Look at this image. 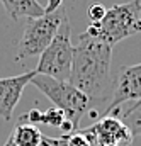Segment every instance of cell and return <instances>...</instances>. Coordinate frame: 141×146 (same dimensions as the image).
<instances>
[{"label":"cell","instance_id":"6da1fadb","mask_svg":"<svg viewBox=\"0 0 141 146\" xmlns=\"http://www.w3.org/2000/svg\"><path fill=\"white\" fill-rule=\"evenodd\" d=\"M110 63L112 46L82 33L76 46H73V61L68 82L88 97L90 107L109 104L112 97L114 76L110 73Z\"/></svg>","mask_w":141,"mask_h":146},{"label":"cell","instance_id":"7a4b0ae2","mask_svg":"<svg viewBox=\"0 0 141 146\" xmlns=\"http://www.w3.org/2000/svg\"><path fill=\"white\" fill-rule=\"evenodd\" d=\"M31 83L36 85L55 104V107L65 112L67 119L73 124L75 131H78L82 117L90 110L88 97L83 92H80L75 85H71L70 82L55 80L51 76L39 75V73H36L33 76Z\"/></svg>","mask_w":141,"mask_h":146},{"label":"cell","instance_id":"3957f363","mask_svg":"<svg viewBox=\"0 0 141 146\" xmlns=\"http://www.w3.org/2000/svg\"><path fill=\"white\" fill-rule=\"evenodd\" d=\"M65 19H68V14L63 5L51 14H44L41 17H29L24 26L22 37L17 44V60L41 54L55 39Z\"/></svg>","mask_w":141,"mask_h":146},{"label":"cell","instance_id":"277c9868","mask_svg":"<svg viewBox=\"0 0 141 146\" xmlns=\"http://www.w3.org/2000/svg\"><path fill=\"white\" fill-rule=\"evenodd\" d=\"M73 61V44H71V24L70 19H65L58 29L55 39L49 46L39 54L37 68L34 72L39 75L51 76L55 80L68 82Z\"/></svg>","mask_w":141,"mask_h":146},{"label":"cell","instance_id":"5b68a950","mask_svg":"<svg viewBox=\"0 0 141 146\" xmlns=\"http://www.w3.org/2000/svg\"><path fill=\"white\" fill-rule=\"evenodd\" d=\"M136 33H141V2L131 0L107 9L104 19L99 22L97 39L114 48V44Z\"/></svg>","mask_w":141,"mask_h":146},{"label":"cell","instance_id":"8992f818","mask_svg":"<svg viewBox=\"0 0 141 146\" xmlns=\"http://www.w3.org/2000/svg\"><path fill=\"white\" fill-rule=\"evenodd\" d=\"M141 99V63L131 66H121L114 76L112 97L100 117L110 115L114 109H119L124 102H138Z\"/></svg>","mask_w":141,"mask_h":146},{"label":"cell","instance_id":"52a82bcc","mask_svg":"<svg viewBox=\"0 0 141 146\" xmlns=\"http://www.w3.org/2000/svg\"><path fill=\"white\" fill-rule=\"evenodd\" d=\"M36 72H27L17 76L0 78V117L3 121H10L15 106L19 104L22 92L27 83H31Z\"/></svg>","mask_w":141,"mask_h":146},{"label":"cell","instance_id":"ba28073f","mask_svg":"<svg viewBox=\"0 0 141 146\" xmlns=\"http://www.w3.org/2000/svg\"><path fill=\"white\" fill-rule=\"evenodd\" d=\"M88 129L94 134L95 145H102V143L131 145L133 138H134L131 134L129 127L122 122V119H119L116 115H104V117H100V121H97Z\"/></svg>","mask_w":141,"mask_h":146},{"label":"cell","instance_id":"9c48e42d","mask_svg":"<svg viewBox=\"0 0 141 146\" xmlns=\"http://www.w3.org/2000/svg\"><path fill=\"white\" fill-rule=\"evenodd\" d=\"M2 3L14 21H19L21 17H41L46 14L37 0H2Z\"/></svg>","mask_w":141,"mask_h":146},{"label":"cell","instance_id":"30bf717a","mask_svg":"<svg viewBox=\"0 0 141 146\" xmlns=\"http://www.w3.org/2000/svg\"><path fill=\"white\" fill-rule=\"evenodd\" d=\"M10 138L15 146H39L43 139V133L36 124L29 122H17L14 131L10 133Z\"/></svg>","mask_w":141,"mask_h":146},{"label":"cell","instance_id":"8fae6325","mask_svg":"<svg viewBox=\"0 0 141 146\" xmlns=\"http://www.w3.org/2000/svg\"><path fill=\"white\" fill-rule=\"evenodd\" d=\"M122 122L129 127L133 136H141V106L124 110L122 112Z\"/></svg>","mask_w":141,"mask_h":146},{"label":"cell","instance_id":"7c38bea8","mask_svg":"<svg viewBox=\"0 0 141 146\" xmlns=\"http://www.w3.org/2000/svg\"><path fill=\"white\" fill-rule=\"evenodd\" d=\"M67 121V115L63 110H60L58 107H53V109H48L41 114V124H46L49 127H56V129H61L63 122Z\"/></svg>","mask_w":141,"mask_h":146},{"label":"cell","instance_id":"4fadbf2b","mask_svg":"<svg viewBox=\"0 0 141 146\" xmlns=\"http://www.w3.org/2000/svg\"><path fill=\"white\" fill-rule=\"evenodd\" d=\"M106 12H107V9L102 3H92V5L88 7V17H90L92 22H100V21L104 19Z\"/></svg>","mask_w":141,"mask_h":146},{"label":"cell","instance_id":"5bb4252c","mask_svg":"<svg viewBox=\"0 0 141 146\" xmlns=\"http://www.w3.org/2000/svg\"><path fill=\"white\" fill-rule=\"evenodd\" d=\"M60 7H61V0H49L48 7H44V12H46V14H51V12H55L56 9H60Z\"/></svg>","mask_w":141,"mask_h":146},{"label":"cell","instance_id":"9a60e30c","mask_svg":"<svg viewBox=\"0 0 141 146\" xmlns=\"http://www.w3.org/2000/svg\"><path fill=\"white\" fill-rule=\"evenodd\" d=\"M138 106H141V99L138 100V102H134V104H131V106H129L128 109H131V107H138Z\"/></svg>","mask_w":141,"mask_h":146}]
</instances>
